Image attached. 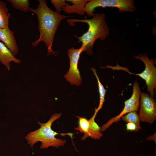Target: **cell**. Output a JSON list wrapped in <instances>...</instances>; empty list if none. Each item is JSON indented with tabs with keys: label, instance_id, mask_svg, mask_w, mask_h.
I'll use <instances>...</instances> for the list:
<instances>
[{
	"label": "cell",
	"instance_id": "1",
	"mask_svg": "<svg viewBox=\"0 0 156 156\" xmlns=\"http://www.w3.org/2000/svg\"><path fill=\"white\" fill-rule=\"evenodd\" d=\"M38 1L39 4L37 8H30L29 10L37 15L40 33L39 38L33 42L32 45L35 47L43 42L47 47L48 55H56L57 53L52 49L55 33L61 21L70 16L61 14L51 10L47 6L46 0Z\"/></svg>",
	"mask_w": 156,
	"mask_h": 156
},
{
	"label": "cell",
	"instance_id": "2",
	"mask_svg": "<svg viewBox=\"0 0 156 156\" xmlns=\"http://www.w3.org/2000/svg\"><path fill=\"white\" fill-rule=\"evenodd\" d=\"M90 19H79L70 18L66 20L70 26H74L75 23L83 22L87 23L88 29L86 33L80 37H75L78 39L79 43H81V47L84 51L89 55H92L93 53L94 44L98 39L101 40H105L108 36L109 29L105 21V15L103 13H95Z\"/></svg>",
	"mask_w": 156,
	"mask_h": 156
},
{
	"label": "cell",
	"instance_id": "3",
	"mask_svg": "<svg viewBox=\"0 0 156 156\" xmlns=\"http://www.w3.org/2000/svg\"><path fill=\"white\" fill-rule=\"evenodd\" d=\"M61 113H55L52 115L49 120L45 123L38 122L40 125V128L37 130L27 134L25 138L31 147L38 142H41L40 148H47L49 146L56 148L63 146L66 141L56 138L55 135H60L62 136L69 135L73 138V134L72 133H59L54 131L51 128L53 122L60 118Z\"/></svg>",
	"mask_w": 156,
	"mask_h": 156
},
{
	"label": "cell",
	"instance_id": "4",
	"mask_svg": "<svg viewBox=\"0 0 156 156\" xmlns=\"http://www.w3.org/2000/svg\"><path fill=\"white\" fill-rule=\"evenodd\" d=\"M98 7L116 8L120 13L134 12L136 9L133 0H90L86 5V13L88 16H92L95 9Z\"/></svg>",
	"mask_w": 156,
	"mask_h": 156
},
{
	"label": "cell",
	"instance_id": "5",
	"mask_svg": "<svg viewBox=\"0 0 156 156\" xmlns=\"http://www.w3.org/2000/svg\"><path fill=\"white\" fill-rule=\"evenodd\" d=\"M135 58L140 60L144 64L145 68L144 70L139 74H133L130 72L128 68L122 67L121 69L128 72L130 74L135 75L140 77L146 82L147 87V91L150 95L153 97L154 94V90L156 89V68L154 66L155 60L150 59L148 55L145 54L140 53L138 56H134Z\"/></svg>",
	"mask_w": 156,
	"mask_h": 156
},
{
	"label": "cell",
	"instance_id": "6",
	"mask_svg": "<svg viewBox=\"0 0 156 156\" xmlns=\"http://www.w3.org/2000/svg\"><path fill=\"white\" fill-rule=\"evenodd\" d=\"M141 92L139 83L136 81L133 85L132 95L130 98L125 101V105L122 110L118 115L112 118L103 125L101 127V132L105 130L113 123L120 121L121 117L124 115L132 111H138Z\"/></svg>",
	"mask_w": 156,
	"mask_h": 156
},
{
	"label": "cell",
	"instance_id": "7",
	"mask_svg": "<svg viewBox=\"0 0 156 156\" xmlns=\"http://www.w3.org/2000/svg\"><path fill=\"white\" fill-rule=\"evenodd\" d=\"M83 51L84 49L81 47L78 49L72 47L68 50L67 54L70 65L68 71L64 75V77L71 85L79 86L82 83V78L78 65L81 54Z\"/></svg>",
	"mask_w": 156,
	"mask_h": 156
},
{
	"label": "cell",
	"instance_id": "8",
	"mask_svg": "<svg viewBox=\"0 0 156 156\" xmlns=\"http://www.w3.org/2000/svg\"><path fill=\"white\" fill-rule=\"evenodd\" d=\"M138 114L140 120L152 124L156 118V101L147 93L141 92Z\"/></svg>",
	"mask_w": 156,
	"mask_h": 156
},
{
	"label": "cell",
	"instance_id": "9",
	"mask_svg": "<svg viewBox=\"0 0 156 156\" xmlns=\"http://www.w3.org/2000/svg\"><path fill=\"white\" fill-rule=\"evenodd\" d=\"M0 40L9 49L14 56L17 54L19 49L14 37V32L10 29L9 27L0 28Z\"/></svg>",
	"mask_w": 156,
	"mask_h": 156
},
{
	"label": "cell",
	"instance_id": "10",
	"mask_svg": "<svg viewBox=\"0 0 156 156\" xmlns=\"http://www.w3.org/2000/svg\"><path fill=\"white\" fill-rule=\"evenodd\" d=\"M11 51L2 42L0 41V62L8 70L10 68V63L13 62L19 64L21 61L15 57Z\"/></svg>",
	"mask_w": 156,
	"mask_h": 156
},
{
	"label": "cell",
	"instance_id": "11",
	"mask_svg": "<svg viewBox=\"0 0 156 156\" xmlns=\"http://www.w3.org/2000/svg\"><path fill=\"white\" fill-rule=\"evenodd\" d=\"M98 112L97 109L95 108L94 115L89 120V125L87 133L81 138L82 140L84 141L87 138L89 137L95 140L99 139L103 136V134L101 132V127H100L95 121Z\"/></svg>",
	"mask_w": 156,
	"mask_h": 156
},
{
	"label": "cell",
	"instance_id": "12",
	"mask_svg": "<svg viewBox=\"0 0 156 156\" xmlns=\"http://www.w3.org/2000/svg\"><path fill=\"white\" fill-rule=\"evenodd\" d=\"M89 1L88 0H67L66 2L72 4L64 7L63 11L67 14L76 13L83 16L86 13L85 7L86 3Z\"/></svg>",
	"mask_w": 156,
	"mask_h": 156
},
{
	"label": "cell",
	"instance_id": "13",
	"mask_svg": "<svg viewBox=\"0 0 156 156\" xmlns=\"http://www.w3.org/2000/svg\"><path fill=\"white\" fill-rule=\"evenodd\" d=\"M6 4L0 0V28H4L9 27V20L11 14Z\"/></svg>",
	"mask_w": 156,
	"mask_h": 156
},
{
	"label": "cell",
	"instance_id": "14",
	"mask_svg": "<svg viewBox=\"0 0 156 156\" xmlns=\"http://www.w3.org/2000/svg\"><path fill=\"white\" fill-rule=\"evenodd\" d=\"M121 119L127 123L131 122L135 124L138 131L141 129L140 124V119L136 111H132L127 114L122 116Z\"/></svg>",
	"mask_w": 156,
	"mask_h": 156
},
{
	"label": "cell",
	"instance_id": "15",
	"mask_svg": "<svg viewBox=\"0 0 156 156\" xmlns=\"http://www.w3.org/2000/svg\"><path fill=\"white\" fill-rule=\"evenodd\" d=\"M91 69L95 76L98 81L99 90L100 95L99 103L98 108H96L97 111L98 112L102 107L103 103L105 101V95L107 90L105 89L103 86L100 81L99 78L96 73V70L95 69L92 67Z\"/></svg>",
	"mask_w": 156,
	"mask_h": 156
},
{
	"label": "cell",
	"instance_id": "16",
	"mask_svg": "<svg viewBox=\"0 0 156 156\" xmlns=\"http://www.w3.org/2000/svg\"><path fill=\"white\" fill-rule=\"evenodd\" d=\"M7 1L15 8L22 11H29V3L28 0H8Z\"/></svg>",
	"mask_w": 156,
	"mask_h": 156
},
{
	"label": "cell",
	"instance_id": "17",
	"mask_svg": "<svg viewBox=\"0 0 156 156\" xmlns=\"http://www.w3.org/2000/svg\"><path fill=\"white\" fill-rule=\"evenodd\" d=\"M78 126L75 128L76 131H79L80 132L84 133V135L86 134L89 125V120L84 117H78Z\"/></svg>",
	"mask_w": 156,
	"mask_h": 156
},
{
	"label": "cell",
	"instance_id": "18",
	"mask_svg": "<svg viewBox=\"0 0 156 156\" xmlns=\"http://www.w3.org/2000/svg\"><path fill=\"white\" fill-rule=\"evenodd\" d=\"M51 2L55 8V11L59 14H60L64 7L70 5L69 3H66V0H51Z\"/></svg>",
	"mask_w": 156,
	"mask_h": 156
},
{
	"label": "cell",
	"instance_id": "19",
	"mask_svg": "<svg viewBox=\"0 0 156 156\" xmlns=\"http://www.w3.org/2000/svg\"><path fill=\"white\" fill-rule=\"evenodd\" d=\"M126 129L129 131H138L136 125L131 122L127 123L126 124Z\"/></svg>",
	"mask_w": 156,
	"mask_h": 156
}]
</instances>
